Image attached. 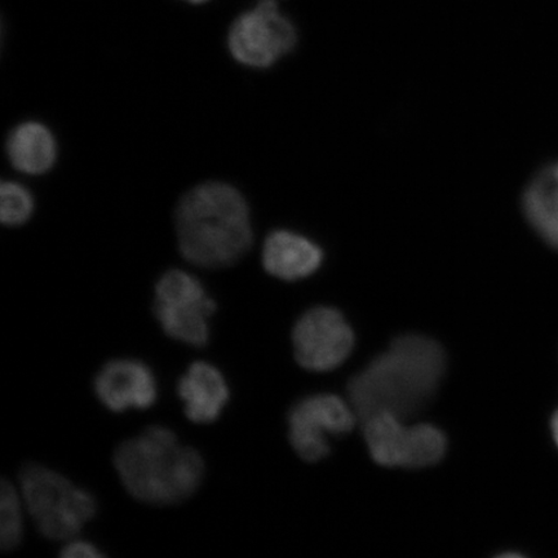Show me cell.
Here are the masks:
<instances>
[{"label": "cell", "instance_id": "obj_9", "mask_svg": "<svg viewBox=\"0 0 558 558\" xmlns=\"http://www.w3.org/2000/svg\"><path fill=\"white\" fill-rule=\"evenodd\" d=\"M292 343L300 366L310 372L325 373L339 367L349 357L354 335L343 314L319 306L298 320Z\"/></svg>", "mask_w": 558, "mask_h": 558}, {"label": "cell", "instance_id": "obj_2", "mask_svg": "<svg viewBox=\"0 0 558 558\" xmlns=\"http://www.w3.org/2000/svg\"><path fill=\"white\" fill-rule=\"evenodd\" d=\"M180 253L197 267L235 264L254 241L250 207L234 186L208 181L187 192L177 208Z\"/></svg>", "mask_w": 558, "mask_h": 558}, {"label": "cell", "instance_id": "obj_17", "mask_svg": "<svg viewBox=\"0 0 558 558\" xmlns=\"http://www.w3.org/2000/svg\"><path fill=\"white\" fill-rule=\"evenodd\" d=\"M60 556L64 558H102L105 554L95 544L74 538L68 541L66 546L61 549Z\"/></svg>", "mask_w": 558, "mask_h": 558}, {"label": "cell", "instance_id": "obj_4", "mask_svg": "<svg viewBox=\"0 0 558 558\" xmlns=\"http://www.w3.org/2000/svg\"><path fill=\"white\" fill-rule=\"evenodd\" d=\"M20 485L27 512L48 539H74L96 515L93 494L44 465L24 466Z\"/></svg>", "mask_w": 558, "mask_h": 558}, {"label": "cell", "instance_id": "obj_15", "mask_svg": "<svg viewBox=\"0 0 558 558\" xmlns=\"http://www.w3.org/2000/svg\"><path fill=\"white\" fill-rule=\"evenodd\" d=\"M23 497L15 486L3 481L0 487V548L15 550L24 538Z\"/></svg>", "mask_w": 558, "mask_h": 558}, {"label": "cell", "instance_id": "obj_6", "mask_svg": "<svg viewBox=\"0 0 558 558\" xmlns=\"http://www.w3.org/2000/svg\"><path fill=\"white\" fill-rule=\"evenodd\" d=\"M362 424L368 451L380 465L425 469L445 456V435L434 425L408 424V421L390 414L368 417Z\"/></svg>", "mask_w": 558, "mask_h": 558}, {"label": "cell", "instance_id": "obj_5", "mask_svg": "<svg viewBox=\"0 0 558 558\" xmlns=\"http://www.w3.org/2000/svg\"><path fill=\"white\" fill-rule=\"evenodd\" d=\"M155 316L173 340L192 347H205L209 340V317L216 303L197 277L172 269L156 284Z\"/></svg>", "mask_w": 558, "mask_h": 558}, {"label": "cell", "instance_id": "obj_8", "mask_svg": "<svg viewBox=\"0 0 558 558\" xmlns=\"http://www.w3.org/2000/svg\"><path fill=\"white\" fill-rule=\"evenodd\" d=\"M357 422L351 403L339 396L306 397L290 411V442L300 458L317 462L329 456V436L345 435Z\"/></svg>", "mask_w": 558, "mask_h": 558}, {"label": "cell", "instance_id": "obj_13", "mask_svg": "<svg viewBox=\"0 0 558 558\" xmlns=\"http://www.w3.org/2000/svg\"><path fill=\"white\" fill-rule=\"evenodd\" d=\"M7 156L16 170L41 174L52 169L58 157V144L45 124L25 122L11 131L5 144Z\"/></svg>", "mask_w": 558, "mask_h": 558}, {"label": "cell", "instance_id": "obj_14", "mask_svg": "<svg viewBox=\"0 0 558 558\" xmlns=\"http://www.w3.org/2000/svg\"><path fill=\"white\" fill-rule=\"evenodd\" d=\"M523 211L542 239L558 250V163L548 166L530 183Z\"/></svg>", "mask_w": 558, "mask_h": 558}, {"label": "cell", "instance_id": "obj_18", "mask_svg": "<svg viewBox=\"0 0 558 558\" xmlns=\"http://www.w3.org/2000/svg\"><path fill=\"white\" fill-rule=\"evenodd\" d=\"M553 434L558 446V411L553 418Z\"/></svg>", "mask_w": 558, "mask_h": 558}, {"label": "cell", "instance_id": "obj_3", "mask_svg": "<svg viewBox=\"0 0 558 558\" xmlns=\"http://www.w3.org/2000/svg\"><path fill=\"white\" fill-rule=\"evenodd\" d=\"M114 465L132 497L151 506H173L198 490L205 462L197 450L179 442L163 425L118 446Z\"/></svg>", "mask_w": 558, "mask_h": 558}, {"label": "cell", "instance_id": "obj_11", "mask_svg": "<svg viewBox=\"0 0 558 558\" xmlns=\"http://www.w3.org/2000/svg\"><path fill=\"white\" fill-rule=\"evenodd\" d=\"M178 395L191 422L211 424L218 421L226 409L230 390L225 375L218 367L198 361L194 362L179 380Z\"/></svg>", "mask_w": 558, "mask_h": 558}, {"label": "cell", "instance_id": "obj_16", "mask_svg": "<svg viewBox=\"0 0 558 558\" xmlns=\"http://www.w3.org/2000/svg\"><path fill=\"white\" fill-rule=\"evenodd\" d=\"M34 199L24 185L5 181L0 187V219L4 226L17 227L32 218Z\"/></svg>", "mask_w": 558, "mask_h": 558}, {"label": "cell", "instance_id": "obj_10", "mask_svg": "<svg viewBox=\"0 0 558 558\" xmlns=\"http://www.w3.org/2000/svg\"><path fill=\"white\" fill-rule=\"evenodd\" d=\"M95 393L113 413L145 410L156 403L158 383L151 368L137 360L108 362L95 378Z\"/></svg>", "mask_w": 558, "mask_h": 558}, {"label": "cell", "instance_id": "obj_12", "mask_svg": "<svg viewBox=\"0 0 558 558\" xmlns=\"http://www.w3.org/2000/svg\"><path fill=\"white\" fill-rule=\"evenodd\" d=\"M323 259V251L316 243L289 230H276L267 236L263 247L265 270L283 281L310 277Z\"/></svg>", "mask_w": 558, "mask_h": 558}, {"label": "cell", "instance_id": "obj_19", "mask_svg": "<svg viewBox=\"0 0 558 558\" xmlns=\"http://www.w3.org/2000/svg\"><path fill=\"white\" fill-rule=\"evenodd\" d=\"M185 2H190L193 4H202L208 2V0H185Z\"/></svg>", "mask_w": 558, "mask_h": 558}, {"label": "cell", "instance_id": "obj_7", "mask_svg": "<svg viewBox=\"0 0 558 558\" xmlns=\"http://www.w3.org/2000/svg\"><path fill=\"white\" fill-rule=\"evenodd\" d=\"M298 44L294 24L286 17L274 0H265L242 13L230 26L228 47L235 61L248 68L275 65Z\"/></svg>", "mask_w": 558, "mask_h": 558}, {"label": "cell", "instance_id": "obj_1", "mask_svg": "<svg viewBox=\"0 0 558 558\" xmlns=\"http://www.w3.org/2000/svg\"><path fill=\"white\" fill-rule=\"evenodd\" d=\"M446 369L441 345L423 335H404L348 384V402L364 423L390 414L410 421L434 400Z\"/></svg>", "mask_w": 558, "mask_h": 558}]
</instances>
